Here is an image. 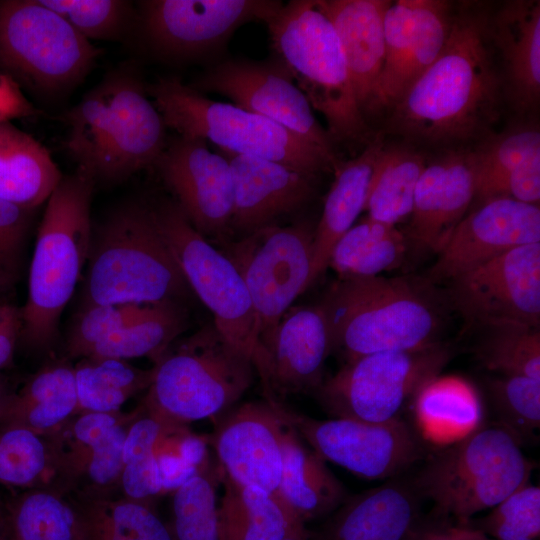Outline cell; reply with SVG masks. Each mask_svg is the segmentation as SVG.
Segmentation results:
<instances>
[{"instance_id": "obj_40", "label": "cell", "mask_w": 540, "mask_h": 540, "mask_svg": "<svg viewBox=\"0 0 540 540\" xmlns=\"http://www.w3.org/2000/svg\"><path fill=\"white\" fill-rule=\"evenodd\" d=\"M220 472L204 459L196 471L174 489L168 524L173 540H220L217 497Z\"/></svg>"}, {"instance_id": "obj_44", "label": "cell", "mask_w": 540, "mask_h": 540, "mask_svg": "<svg viewBox=\"0 0 540 540\" xmlns=\"http://www.w3.org/2000/svg\"><path fill=\"white\" fill-rule=\"evenodd\" d=\"M40 2L62 16L89 41L123 40L137 22V14L130 1L40 0Z\"/></svg>"}, {"instance_id": "obj_23", "label": "cell", "mask_w": 540, "mask_h": 540, "mask_svg": "<svg viewBox=\"0 0 540 540\" xmlns=\"http://www.w3.org/2000/svg\"><path fill=\"white\" fill-rule=\"evenodd\" d=\"M475 198L473 150H451L426 164L415 187L407 236L439 254Z\"/></svg>"}, {"instance_id": "obj_6", "label": "cell", "mask_w": 540, "mask_h": 540, "mask_svg": "<svg viewBox=\"0 0 540 540\" xmlns=\"http://www.w3.org/2000/svg\"><path fill=\"white\" fill-rule=\"evenodd\" d=\"M272 48L328 126L331 139L362 141L368 126L337 32L320 0H292L267 21Z\"/></svg>"}, {"instance_id": "obj_8", "label": "cell", "mask_w": 540, "mask_h": 540, "mask_svg": "<svg viewBox=\"0 0 540 540\" xmlns=\"http://www.w3.org/2000/svg\"><path fill=\"white\" fill-rule=\"evenodd\" d=\"M166 127L210 141L220 150L267 159L314 175L339 166L336 159L281 125L234 104L203 96L179 78L163 77L147 87Z\"/></svg>"}, {"instance_id": "obj_4", "label": "cell", "mask_w": 540, "mask_h": 540, "mask_svg": "<svg viewBox=\"0 0 540 540\" xmlns=\"http://www.w3.org/2000/svg\"><path fill=\"white\" fill-rule=\"evenodd\" d=\"M189 292L153 207L125 203L92 228L79 305L181 302Z\"/></svg>"}, {"instance_id": "obj_53", "label": "cell", "mask_w": 540, "mask_h": 540, "mask_svg": "<svg viewBox=\"0 0 540 540\" xmlns=\"http://www.w3.org/2000/svg\"><path fill=\"white\" fill-rule=\"evenodd\" d=\"M459 530L460 540H489L481 531L467 525H459Z\"/></svg>"}, {"instance_id": "obj_3", "label": "cell", "mask_w": 540, "mask_h": 540, "mask_svg": "<svg viewBox=\"0 0 540 540\" xmlns=\"http://www.w3.org/2000/svg\"><path fill=\"white\" fill-rule=\"evenodd\" d=\"M67 149L94 179L117 182L154 165L166 125L130 67L107 75L65 116Z\"/></svg>"}, {"instance_id": "obj_55", "label": "cell", "mask_w": 540, "mask_h": 540, "mask_svg": "<svg viewBox=\"0 0 540 540\" xmlns=\"http://www.w3.org/2000/svg\"><path fill=\"white\" fill-rule=\"evenodd\" d=\"M7 379L0 374V417L5 405V402L11 393Z\"/></svg>"}, {"instance_id": "obj_41", "label": "cell", "mask_w": 540, "mask_h": 540, "mask_svg": "<svg viewBox=\"0 0 540 540\" xmlns=\"http://www.w3.org/2000/svg\"><path fill=\"white\" fill-rule=\"evenodd\" d=\"M485 334L476 353L482 365L499 375L540 380L539 327L516 322L483 325Z\"/></svg>"}, {"instance_id": "obj_7", "label": "cell", "mask_w": 540, "mask_h": 540, "mask_svg": "<svg viewBox=\"0 0 540 540\" xmlns=\"http://www.w3.org/2000/svg\"><path fill=\"white\" fill-rule=\"evenodd\" d=\"M153 366L154 378L142 404L181 426L232 408L254 375L251 358L230 344L214 323L173 342Z\"/></svg>"}, {"instance_id": "obj_28", "label": "cell", "mask_w": 540, "mask_h": 540, "mask_svg": "<svg viewBox=\"0 0 540 540\" xmlns=\"http://www.w3.org/2000/svg\"><path fill=\"white\" fill-rule=\"evenodd\" d=\"M415 432L433 446L445 448L482 427L484 407L477 388L458 375H436L414 394Z\"/></svg>"}, {"instance_id": "obj_49", "label": "cell", "mask_w": 540, "mask_h": 540, "mask_svg": "<svg viewBox=\"0 0 540 540\" xmlns=\"http://www.w3.org/2000/svg\"><path fill=\"white\" fill-rule=\"evenodd\" d=\"M500 197L538 205L540 202V151L531 155L506 178Z\"/></svg>"}, {"instance_id": "obj_33", "label": "cell", "mask_w": 540, "mask_h": 540, "mask_svg": "<svg viewBox=\"0 0 540 540\" xmlns=\"http://www.w3.org/2000/svg\"><path fill=\"white\" fill-rule=\"evenodd\" d=\"M219 472L224 489L219 503L220 540H280L306 528L279 496L238 484Z\"/></svg>"}, {"instance_id": "obj_9", "label": "cell", "mask_w": 540, "mask_h": 540, "mask_svg": "<svg viewBox=\"0 0 540 540\" xmlns=\"http://www.w3.org/2000/svg\"><path fill=\"white\" fill-rule=\"evenodd\" d=\"M532 469L516 437L499 425L480 427L432 456L413 483L439 513L466 525L529 483Z\"/></svg>"}, {"instance_id": "obj_5", "label": "cell", "mask_w": 540, "mask_h": 540, "mask_svg": "<svg viewBox=\"0 0 540 540\" xmlns=\"http://www.w3.org/2000/svg\"><path fill=\"white\" fill-rule=\"evenodd\" d=\"M95 179L81 168L63 176L46 201L28 276V293L20 308V342L28 349H49L59 319L86 266Z\"/></svg>"}, {"instance_id": "obj_1", "label": "cell", "mask_w": 540, "mask_h": 540, "mask_svg": "<svg viewBox=\"0 0 540 540\" xmlns=\"http://www.w3.org/2000/svg\"><path fill=\"white\" fill-rule=\"evenodd\" d=\"M489 19L480 4L454 10L443 50L392 106V132L437 146H462L488 136L499 118L501 95Z\"/></svg>"}, {"instance_id": "obj_22", "label": "cell", "mask_w": 540, "mask_h": 540, "mask_svg": "<svg viewBox=\"0 0 540 540\" xmlns=\"http://www.w3.org/2000/svg\"><path fill=\"white\" fill-rule=\"evenodd\" d=\"M282 424L265 400L246 402L221 414L210 437L221 473L238 484L279 496Z\"/></svg>"}, {"instance_id": "obj_35", "label": "cell", "mask_w": 540, "mask_h": 540, "mask_svg": "<svg viewBox=\"0 0 540 540\" xmlns=\"http://www.w3.org/2000/svg\"><path fill=\"white\" fill-rule=\"evenodd\" d=\"M425 156L409 145H384L369 186L364 211L368 218L392 226L410 217Z\"/></svg>"}, {"instance_id": "obj_38", "label": "cell", "mask_w": 540, "mask_h": 540, "mask_svg": "<svg viewBox=\"0 0 540 540\" xmlns=\"http://www.w3.org/2000/svg\"><path fill=\"white\" fill-rule=\"evenodd\" d=\"M8 540H83L74 500L49 487L28 489L8 505Z\"/></svg>"}, {"instance_id": "obj_20", "label": "cell", "mask_w": 540, "mask_h": 540, "mask_svg": "<svg viewBox=\"0 0 540 540\" xmlns=\"http://www.w3.org/2000/svg\"><path fill=\"white\" fill-rule=\"evenodd\" d=\"M454 9L442 0H397L384 15L385 59L378 105L392 107L436 60L449 37Z\"/></svg>"}, {"instance_id": "obj_50", "label": "cell", "mask_w": 540, "mask_h": 540, "mask_svg": "<svg viewBox=\"0 0 540 540\" xmlns=\"http://www.w3.org/2000/svg\"><path fill=\"white\" fill-rule=\"evenodd\" d=\"M40 113L22 92L21 86L0 72V123L29 118Z\"/></svg>"}, {"instance_id": "obj_17", "label": "cell", "mask_w": 540, "mask_h": 540, "mask_svg": "<svg viewBox=\"0 0 540 540\" xmlns=\"http://www.w3.org/2000/svg\"><path fill=\"white\" fill-rule=\"evenodd\" d=\"M451 282V298L470 322L540 325V242L514 248Z\"/></svg>"}, {"instance_id": "obj_36", "label": "cell", "mask_w": 540, "mask_h": 540, "mask_svg": "<svg viewBox=\"0 0 540 540\" xmlns=\"http://www.w3.org/2000/svg\"><path fill=\"white\" fill-rule=\"evenodd\" d=\"M187 321V312L179 301L146 305L131 322L98 344L85 359L127 361L148 357L156 363L185 331Z\"/></svg>"}, {"instance_id": "obj_2", "label": "cell", "mask_w": 540, "mask_h": 540, "mask_svg": "<svg viewBox=\"0 0 540 540\" xmlns=\"http://www.w3.org/2000/svg\"><path fill=\"white\" fill-rule=\"evenodd\" d=\"M430 285L408 277L339 278L318 304L329 328L331 353L346 363L439 342L442 314Z\"/></svg>"}, {"instance_id": "obj_26", "label": "cell", "mask_w": 540, "mask_h": 540, "mask_svg": "<svg viewBox=\"0 0 540 540\" xmlns=\"http://www.w3.org/2000/svg\"><path fill=\"white\" fill-rule=\"evenodd\" d=\"M388 0H320L340 40L359 108L379 111L378 90L385 59L384 15Z\"/></svg>"}, {"instance_id": "obj_32", "label": "cell", "mask_w": 540, "mask_h": 540, "mask_svg": "<svg viewBox=\"0 0 540 540\" xmlns=\"http://www.w3.org/2000/svg\"><path fill=\"white\" fill-rule=\"evenodd\" d=\"M63 175L38 140L0 123V199L28 209L46 202Z\"/></svg>"}, {"instance_id": "obj_19", "label": "cell", "mask_w": 540, "mask_h": 540, "mask_svg": "<svg viewBox=\"0 0 540 540\" xmlns=\"http://www.w3.org/2000/svg\"><path fill=\"white\" fill-rule=\"evenodd\" d=\"M330 354L329 328L321 307L289 309L269 343L252 356L264 400L285 402L292 395L315 393L324 381Z\"/></svg>"}, {"instance_id": "obj_30", "label": "cell", "mask_w": 540, "mask_h": 540, "mask_svg": "<svg viewBox=\"0 0 540 540\" xmlns=\"http://www.w3.org/2000/svg\"><path fill=\"white\" fill-rule=\"evenodd\" d=\"M384 145L381 138H376L357 157L336 168L335 179L315 228L311 284L328 267L337 241L364 211L371 179Z\"/></svg>"}, {"instance_id": "obj_25", "label": "cell", "mask_w": 540, "mask_h": 540, "mask_svg": "<svg viewBox=\"0 0 540 540\" xmlns=\"http://www.w3.org/2000/svg\"><path fill=\"white\" fill-rule=\"evenodd\" d=\"M420 526V494L414 483L392 478L347 496L314 530L311 540H408Z\"/></svg>"}, {"instance_id": "obj_43", "label": "cell", "mask_w": 540, "mask_h": 540, "mask_svg": "<svg viewBox=\"0 0 540 540\" xmlns=\"http://www.w3.org/2000/svg\"><path fill=\"white\" fill-rule=\"evenodd\" d=\"M52 467L48 435L21 427L0 428V483L29 489L45 487Z\"/></svg>"}, {"instance_id": "obj_10", "label": "cell", "mask_w": 540, "mask_h": 540, "mask_svg": "<svg viewBox=\"0 0 540 540\" xmlns=\"http://www.w3.org/2000/svg\"><path fill=\"white\" fill-rule=\"evenodd\" d=\"M101 49L40 0L0 1V72L41 95L68 92Z\"/></svg>"}, {"instance_id": "obj_11", "label": "cell", "mask_w": 540, "mask_h": 540, "mask_svg": "<svg viewBox=\"0 0 540 540\" xmlns=\"http://www.w3.org/2000/svg\"><path fill=\"white\" fill-rule=\"evenodd\" d=\"M452 351L441 342L404 351L377 352L346 362L314 393L334 418L386 422L430 378L440 374Z\"/></svg>"}, {"instance_id": "obj_48", "label": "cell", "mask_w": 540, "mask_h": 540, "mask_svg": "<svg viewBox=\"0 0 540 540\" xmlns=\"http://www.w3.org/2000/svg\"><path fill=\"white\" fill-rule=\"evenodd\" d=\"M34 211L0 199V275L14 281L20 277Z\"/></svg>"}, {"instance_id": "obj_51", "label": "cell", "mask_w": 540, "mask_h": 540, "mask_svg": "<svg viewBox=\"0 0 540 540\" xmlns=\"http://www.w3.org/2000/svg\"><path fill=\"white\" fill-rule=\"evenodd\" d=\"M20 332V308L10 303H0V370L12 363Z\"/></svg>"}, {"instance_id": "obj_21", "label": "cell", "mask_w": 540, "mask_h": 540, "mask_svg": "<svg viewBox=\"0 0 540 540\" xmlns=\"http://www.w3.org/2000/svg\"><path fill=\"white\" fill-rule=\"evenodd\" d=\"M540 242V208L508 197L480 202L454 229L427 280L457 276L519 246Z\"/></svg>"}, {"instance_id": "obj_31", "label": "cell", "mask_w": 540, "mask_h": 540, "mask_svg": "<svg viewBox=\"0 0 540 540\" xmlns=\"http://www.w3.org/2000/svg\"><path fill=\"white\" fill-rule=\"evenodd\" d=\"M78 413L74 367L66 361L43 366L9 394L0 428L21 427L41 435L59 429Z\"/></svg>"}, {"instance_id": "obj_37", "label": "cell", "mask_w": 540, "mask_h": 540, "mask_svg": "<svg viewBox=\"0 0 540 540\" xmlns=\"http://www.w3.org/2000/svg\"><path fill=\"white\" fill-rule=\"evenodd\" d=\"M406 250V236L397 226L367 217L337 241L328 266L341 279L379 276L398 267Z\"/></svg>"}, {"instance_id": "obj_34", "label": "cell", "mask_w": 540, "mask_h": 540, "mask_svg": "<svg viewBox=\"0 0 540 540\" xmlns=\"http://www.w3.org/2000/svg\"><path fill=\"white\" fill-rule=\"evenodd\" d=\"M68 496L80 510L83 540H173L152 505L115 494Z\"/></svg>"}, {"instance_id": "obj_18", "label": "cell", "mask_w": 540, "mask_h": 540, "mask_svg": "<svg viewBox=\"0 0 540 540\" xmlns=\"http://www.w3.org/2000/svg\"><path fill=\"white\" fill-rule=\"evenodd\" d=\"M154 165L202 236L220 245L232 240L233 178L221 152L210 151L201 139L178 135L166 143Z\"/></svg>"}, {"instance_id": "obj_57", "label": "cell", "mask_w": 540, "mask_h": 540, "mask_svg": "<svg viewBox=\"0 0 540 540\" xmlns=\"http://www.w3.org/2000/svg\"><path fill=\"white\" fill-rule=\"evenodd\" d=\"M15 282L16 281L7 276L0 275V294L9 290L15 284Z\"/></svg>"}, {"instance_id": "obj_12", "label": "cell", "mask_w": 540, "mask_h": 540, "mask_svg": "<svg viewBox=\"0 0 540 540\" xmlns=\"http://www.w3.org/2000/svg\"><path fill=\"white\" fill-rule=\"evenodd\" d=\"M314 233L308 221L272 224L222 245L251 299L257 332L254 352L269 343L293 301L311 285Z\"/></svg>"}, {"instance_id": "obj_45", "label": "cell", "mask_w": 540, "mask_h": 540, "mask_svg": "<svg viewBox=\"0 0 540 540\" xmlns=\"http://www.w3.org/2000/svg\"><path fill=\"white\" fill-rule=\"evenodd\" d=\"M490 401L501 427L519 441L540 425V380L519 375H497L486 380Z\"/></svg>"}, {"instance_id": "obj_54", "label": "cell", "mask_w": 540, "mask_h": 540, "mask_svg": "<svg viewBox=\"0 0 540 540\" xmlns=\"http://www.w3.org/2000/svg\"><path fill=\"white\" fill-rule=\"evenodd\" d=\"M9 520L8 506H5L0 500V540H8Z\"/></svg>"}, {"instance_id": "obj_39", "label": "cell", "mask_w": 540, "mask_h": 540, "mask_svg": "<svg viewBox=\"0 0 540 540\" xmlns=\"http://www.w3.org/2000/svg\"><path fill=\"white\" fill-rule=\"evenodd\" d=\"M155 367L142 369L118 359H82L74 367L78 413H115L147 390Z\"/></svg>"}, {"instance_id": "obj_42", "label": "cell", "mask_w": 540, "mask_h": 540, "mask_svg": "<svg viewBox=\"0 0 540 540\" xmlns=\"http://www.w3.org/2000/svg\"><path fill=\"white\" fill-rule=\"evenodd\" d=\"M539 151L540 132L535 128H520L487 138L473 150L477 201L500 197L503 184L512 170Z\"/></svg>"}, {"instance_id": "obj_52", "label": "cell", "mask_w": 540, "mask_h": 540, "mask_svg": "<svg viewBox=\"0 0 540 540\" xmlns=\"http://www.w3.org/2000/svg\"><path fill=\"white\" fill-rule=\"evenodd\" d=\"M408 540H460L458 526H424L421 525Z\"/></svg>"}, {"instance_id": "obj_16", "label": "cell", "mask_w": 540, "mask_h": 540, "mask_svg": "<svg viewBox=\"0 0 540 540\" xmlns=\"http://www.w3.org/2000/svg\"><path fill=\"white\" fill-rule=\"evenodd\" d=\"M213 92L263 116L336 159L332 139L317 121L313 108L279 59L223 61L189 85ZM337 160V159H336Z\"/></svg>"}, {"instance_id": "obj_15", "label": "cell", "mask_w": 540, "mask_h": 540, "mask_svg": "<svg viewBox=\"0 0 540 540\" xmlns=\"http://www.w3.org/2000/svg\"><path fill=\"white\" fill-rule=\"evenodd\" d=\"M283 2L273 0H146L137 22L150 49L167 60L215 51L241 25L267 21Z\"/></svg>"}, {"instance_id": "obj_24", "label": "cell", "mask_w": 540, "mask_h": 540, "mask_svg": "<svg viewBox=\"0 0 540 540\" xmlns=\"http://www.w3.org/2000/svg\"><path fill=\"white\" fill-rule=\"evenodd\" d=\"M233 178L231 233L238 238L275 224L312 197V175L263 158L220 150Z\"/></svg>"}, {"instance_id": "obj_13", "label": "cell", "mask_w": 540, "mask_h": 540, "mask_svg": "<svg viewBox=\"0 0 540 540\" xmlns=\"http://www.w3.org/2000/svg\"><path fill=\"white\" fill-rule=\"evenodd\" d=\"M153 209L190 290L212 312L222 336L252 360L257 345L256 320L238 269L191 225L176 202L167 201Z\"/></svg>"}, {"instance_id": "obj_27", "label": "cell", "mask_w": 540, "mask_h": 540, "mask_svg": "<svg viewBox=\"0 0 540 540\" xmlns=\"http://www.w3.org/2000/svg\"><path fill=\"white\" fill-rule=\"evenodd\" d=\"M489 30L513 103L522 110L535 107L540 96V2H505L490 17Z\"/></svg>"}, {"instance_id": "obj_56", "label": "cell", "mask_w": 540, "mask_h": 540, "mask_svg": "<svg viewBox=\"0 0 540 540\" xmlns=\"http://www.w3.org/2000/svg\"><path fill=\"white\" fill-rule=\"evenodd\" d=\"M280 540H311L309 536V529L305 528L300 531L293 532L288 534Z\"/></svg>"}, {"instance_id": "obj_47", "label": "cell", "mask_w": 540, "mask_h": 540, "mask_svg": "<svg viewBox=\"0 0 540 540\" xmlns=\"http://www.w3.org/2000/svg\"><path fill=\"white\" fill-rule=\"evenodd\" d=\"M479 531L496 540H536L540 534V488L527 483L492 508Z\"/></svg>"}, {"instance_id": "obj_14", "label": "cell", "mask_w": 540, "mask_h": 540, "mask_svg": "<svg viewBox=\"0 0 540 540\" xmlns=\"http://www.w3.org/2000/svg\"><path fill=\"white\" fill-rule=\"evenodd\" d=\"M267 401L326 462L367 480L398 477L423 455L420 438L400 417L386 422L315 419L286 402Z\"/></svg>"}, {"instance_id": "obj_29", "label": "cell", "mask_w": 540, "mask_h": 540, "mask_svg": "<svg viewBox=\"0 0 540 540\" xmlns=\"http://www.w3.org/2000/svg\"><path fill=\"white\" fill-rule=\"evenodd\" d=\"M282 421L279 497L305 524L326 518L346 499V490L326 461Z\"/></svg>"}, {"instance_id": "obj_46", "label": "cell", "mask_w": 540, "mask_h": 540, "mask_svg": "<svg viewBox=\"0 0 540 540\" xmlns=\"http://www.w3.org/2000/svg\"><path fill=\"white\" fill-rule=\"evenodd\" d=\"M145 306L141 304L79 305L66 333L64 343L66 356L68 359L87 358L98 344L125 327Z\"/></svg>"}]
</instances>
